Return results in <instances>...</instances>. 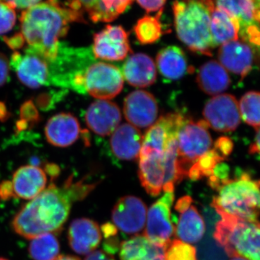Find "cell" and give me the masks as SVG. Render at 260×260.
<instances>
[{
    "label": "cell",
    "instance_id": "obj_38",
    "mask_svg": "<svg viewBox=\"0 0 260 260\" xmlns=\"http://www.w3.org/2000/svg\"><path fill=\"white\" fill-rule=\"evenodd\" d=\"M0 2L9 5L15 10H25L42 3V0H0Z\"/></svg>",
    "mask_w": 260,
    "mask_h": 260
},
{
    "label": "cell",
    "instance_id": "obj_27",
    "mask_svg": "<svg viewBox=\"0 0 260 260\" xmlns=\"http://www.w3.org/2000/svg\"><path fill=\"white\" fill-rule=\"evenodd\" d=\"M215 7L221 8L235 19L239 25V35L259 26L254 16L250 0H214Z\"/></svg>",
    "mask_w": 260,
    "mask_h": 260
},
{
    "label": "cell",
    "instance_id": "obj_5",
    "mask_svg": "<svg viewBox=\"0 0 260 260\" xmlns=\"http://www.w3.org/2000/svg\"><path fill=\"white\" fill-rule=\"evenodd\" d=\"M215 241L231 257L260 260V222L222 215L214 232Z\"/></svg>",
    "mask_w": 260,
    "mask_h": 260
},
{
    "label": "cell",
    "instance_id": "obj_37",
    "mask_svg": "<svg viewBox=\"0 0 260 260\" xmlns=\"http://www.w3.org/2000/svg\"><path fill=\"white\" fill-rule=\"evenodd\" d=\"M141 8L147 13H153V12L160 11L162 10L167 0H136Z\"/></svg>",
    "mask_w": 260,
    "mask_h": 260
},
{
    "label": "cell",
    "instance_id": "obj_43",
    "mask_svg": "<svg viewBox=\"0 0 260 260\" xmlns=\"http://www.w3.org/2000/svg\"><path fill=\"white\" fill-rule=\"evenodd\" d=\"M192 198L189 196H184L178 200L177 204L175 205V210L179 213H184L191 206L192 203Z\"/></svg>",
    "mask_w": 260,
    "mask_h": 260
},
{
    "label": "cell",
    "instance_id": "obj_12",
    "mask_svg": "<svg viewBox=\"0 0 260 260\" xmlns=\"http://www.w3.org/2000/svg\"><path fill=\"white\" fill-rule=\"evenodd\" d=\"M112 218L114 225L121 232L127 234H138L146 222V205L137 197H123L114 205Z\"/></svg>",
    "mask_w": 260,
    "mask_h": 260
},
{
    "label": "cell",
    "instance_id": "obj_50",
    "mask_svg": "<svg viewBox=\"0 0 260 260\" xmlns=\"http://www.w3.org/2000/svg\"><path fill=\"white\" fill-rule=\"evenodd\" d=\"M56 260H80L77 256L71 255H59Z\"/></svg>",
    "mask_w": 260,
    "mask_h": 260
},
{
    "label": "cell",
    "instance_id": "obj_32",
    "mask_svg": "<svg viewBox=\"0 0 260 260\" xmlns=\"http://www.w3.org/2000/svg\"><path fill=\"white\" fill-rule=\"evenodd\" d=\"M241 118L251 126L260 127V92L244 94L239 103Z\"/></svg>",
    "mask_w": 260,
    "mask_h": 260
},
{
    "label": "cell",
    "instance_id": "obj_44",
    "mask_svg": "<svg viewBox=\"0 0 260 260\" xmlns=\"http://www.w3.org/2000/svg\"><path fill=\"white\" fill-rule=\"evenodd\" d=\"M84 260H116L114 256L108 254L104 251L97 250L89 254Z\"/></svg>",
    "mask_w": 260,
    "mask_h": 260
},
{
    "label": "cell",
    "instance_id": "obj_7",
    "mask_svg": "<svg viewBox=\"0 0 260 260\" xmlns=\"http://www.w3.org/2000/svg\"><path fill=\"white\" fill-rule=\"evenodd\" d=\"M83 83L85 93L100 100H109L122 90L124 78L115 65L97 62L84 72Z\"/></svg>",
    "mask_w": 260,
    "mask_h": 260
},
{
    "label": "cell",
    "instance_id": "obj_42",
    "mask_svg": "<svg viewBox=\"0 0 260 260\" xmlns=\"http://www.w3.org/2000/svg\"><path fill=\"white\" fill-rule=\"evenodd\" d=\"M13 187L11 181H4L0 184V200H8L13 198Z\"/></svg>",
    "mask_w": 260,
    "mask_h": 260
},
{
    "label": "cell",
    "instance_id": "obj_9",
    "mask_svg": "<svg viewBox=\"0 0 260 260\" xmlns=\"http://www.w3.org/2000/svg\"><path fill=\"white\" fill-rule=\"evenodd\" d=\"M203 116L207 125L215 131H234L241 121L239 103L231 94L215 95L205 104Z\"/></svg>",
    "mask_w": 260,
    "mask_h": 260
},
{
    "label": "cell",
    "instance_id": "obj_15",
    "mask_svg": "<svg viewBox=\"0 0 260 260\" xmlns=\"http://www.w3.org/2000/svg\"><path fill=\"white\" fill-rule=\"evenodd\" d=\"M140 182L145 191L157 197L164 191L166 180L164 152L140 150L139 171Z\"/></svg>",
    "mask_w": 260,
    "mask_h": 260
},
{
    "label": "cell",
    "instance_id": "obj_51",
    "mask_svg": "<svg viewBox=\"0 0 260 260\" xmlns=\"http://www.w3.org/2000/svg\"><path fill=\"white\" fill-rule=\"evenodd\" d=\"M230 260H249L246 259V258L242 257V256H234V257H232V259Z\"/></svg>",
    "mask_w": 260,
    "mask_h": 260
},
{
    "label": "cell",
    "instance_id": "obj_30",
    "mask_svg": "<svg viewBox=\"0 0 260 260\" xmlns=\"http://www.w3.org/2000/svg\"><path fill=\"white\" fill-rule=\"evenodd\" d=\"M162 10L155 16L145 15L140 18L135 25V37L142 44H150L156 42L162 34L160 15Z\"/></svg>",
    "mask_w": 260,
    "mask_h": 260
},
{
    "label": "cell",
    "instance_id": "obj_33",
    "mask_svg": "<svg viewBox=\"0 0 260 260\" xmlns=\"http://www.w3.org/2000/svg\"><path fill=\"white\" fill-rule=\"evenodd\" d=\"M166 260H197L196 249L191 244L175 239L167 246Z\"/></svg>",
    "mask_w": 260,
    "mask_h": 260
},
{
    "label": "cell",
    "instance_id": "obj_18",
    "mask_svg": "<svg viewBox=\"0 0 260 260\" xmlns=\"http://www.w3.org/2000/svg\"><path fill=\"white\" fill-rule=\"evenodd\" d=\"M68 242L71 249L78 254L93 252L102 241L99 224L91 219L81 218L73 220L69 227Z\"/></svg>",
    "mask_w": 260,
    "mask_h": 260
},
{
    "label": "cell",
    "instance_id": "obj_29",
    "mask_svg": "<svg viewBox=\"0 0 260 260\" xmlns=\"http://www.w3.org/2000/svg\"><path fill=\"white\" fill-rule=\"evenodd\" d=\"M59 251V241L52 233H45L30 239L28 253L32 260H56Z\"/></svg>",
    "mask_w": 260,
    "mask_h": 260
},
{
    "label": "cell",
    "instance_id": "obj_21",
    "mask_svg": "<svg viewBox=\"0 0 260 260\" xmlns=\"http://www.w3.org/2000/svg\"><path fill=\"white\" fill-rule=\"evenodd\" d=\"M143 140V135L138 128L130 124H123L112 133L110 146L116 158L133 160L139 158Z\"/></svg>",
    "mask_w": 260,
    "mask_h": 260
},
{
    "label": "cell",
    "instance_id": "obj_10",
    "mask_svg": "<svg viewBox=\"0 0 260 260\" xmlns=\"http://www.w3.org/2000/svg\"><path fill=\"white\" fill-rule=\"evenodd\" d=\"M10 64L20 81L28 88H39L51 83L49 61L35 53L27 49L24 54L15 51Z\"/></svg>",
    "mask_w": 260,
    "mask_h": 260
},
{
    "label": "cell",
    "instance_id": "obj_28",
    "mask_svg": "<svg viewBox=\"0 0 260 260\" xmlns=\"http://www.w3.org/2000/svg\"><path fill=\"white\" fill-rule=\"evenodd\" d=\"M175 232L178 239L183 242L193 244L201 240L205 233V224L196 207L191 205L181 213Z\"/></svg>",
    "mask_w": 260,
    "mask_h": 260
},
{
    "label": "cell",
    "instance_id": "obj_11",
    "mask_svg": "<svg viewBox=\"0 0 260 260\" xmlns=\"http://www.w3.org/2000/svg\"><path fill=\"white\" fill-rule=\"evenodd\" d=\"M93 52L98 59L123 60L132 52L127 32L120 25H107L94 35Z\"/></svg>",
    "mask_w": 260,
    "mask_h": 260
},
{
    "label": "cell",
    "instance_id": "obj_17",
    "mask_svg": "<svg viewBox=\"0 0 260 260\" xmlns=\"http://www.w3.org/2000/svg\"><path fill=\"white\" fill-rule=\"evenodd\" d=\"M121 120L120 109L115 103L108 100L92 103L85 114L87 125L101 136L112 134L119 126Z\"/></svg>",
    "mask_w": 260,
    "mask_h": 260
},
{
    "label": "cell",
    "instance_id": "obj_4",
    "mask_svg": "<svg viewBox=\"0 0 260 260\" xmlns=\"http://www.w3.org/2000/svg\"><path fill=\"white\" fill-rule=\"evenodd\" d=\"M211 205L222 216L246 221H259L260 180L242 173L228 179L216 190Z\"/></svg>",
    "mask_w": 260,
    "mask_h": 260
},
{
    "label": "cell",
    "instance_id": "obj_39",
    "mask_svg": "<svg viewBox=\"0 0 260 260\" xmlns=\"http://www.w3.org/2000/svg\"><path fill=\"white\" fill-rule=\"evenodd\" d=\"M119 247H120V244H119V239L117 237L107 239L103 244V249H104V252L110 254V255L115 254L119 250Z\"/></svg>",
    "mask_w": 260,
    "mask_h": 260
},
{
    "label": "cell",
    "instance_id": "obj_3",
    "mask_svg": "<svg viewBox=\"0 0 260 260\" xmlns=\"http://www.w3.org/2000/svg\"><path fill=\"white\" fill-rule=\"evenodd\" d=\"M215 8L213 0H176L173 3L177 37L193 52L212 56L215 47L210 20Z\"/></svg>",
    "mask_w": 260,
    "mask_h": 260
},
{
    "label": "cell",
    "instance_id": "obj_26",
    "mask_svg": "<svg viewBox=\"0 0 260 260\" xmlns=\"http://www.w3.org/2000/svg\"><path fill=\"white\" fill-rule=\"evenodd\" d=\"M210 32L214 47H220L239 39V23L225 10L215 7L210 20Z\"/></svg>",
    "mask_w": 260,
    "mask_h": 260
},
{
    "label": "cell",
    "instance_id": "obj_13",
    "mask_svg": "<svg viewBox=\"0 0 260 260\" xmlns=\"http://www.w3.org/2000/svg\"><path fill=\"white\" fill-rule=\"evenodd\" d=\"M133 0H67L65 5L84 19L88 15L93 23H109L117 18Z\"/></svg>",
    "mask_w": 260,
    "mask_h": 260
},
{
    "label": "cell",
    "instance_id": "obj_31",
    "mask_svg": "<svg viewBox=\"0 0 260 260\" xmlns=\"http://www.w3.org/2000/svg\"><path fill=\"white\" fill-rule=\"evenodd\" d=\"M225 159L215 148H211L193 164L188 172L187 177L193 181L199 180L203 177H210L215 167L223 162Z\"/></svg>",
    "mask_w": 260,
    "mask_h": 260
},
{
    "label": "cell",
    "instance_id": "obj_41",
    "mask_svg": "<svg viewBox=\"0 0 260 260\" xmlns=\"http://www.w3.org/2000/svg\"><path fill=\"white\" fill-rule=\"evenodd\" d=\"M5 42L13 50H18L23 47L25 44L23 36L21 34H15L13 37L5 38Z\"/></svg>",
    "mask_w": 260,
    "mask_h": 260
},
{
    "label": "cell",
    "instance_id": "obj_6",
    "mask_svg": "<svg viewBox=\"0 0 260 260\" xmlns=\"http://www.w3.org/2000/svg\"><path fill=\"white\" fill-rule=\"evenodd\" d=\"M204 120L186 118L177 134V158L183 177H187L189 169L197 160L209 151L213 140Z\"/></svg>",
    "mask_w": 260,
    "mask_h": 260
},
{
    "label": "cell",
    "instance_id": "obj_46",
    "mask_svg": "<svg viewBox=\"0 0 260 260\" xmlns=\"http://www.w3.org/2000/svg\"><path fill=\"white\" fill-rule=\"evenodd\" d=\"M249 153L257 155L260 158V127L257 128V130H256L254 143L251 145L250 148H249Z\"/></svg>",
    "mask_w": 260,
    "mask_h": 260
},
{
    "label": "cell",
    "instance_id": "obj_40",
    "mask_svg": "<svg viewBox=\"0 0 260 260\" xmlns=\"http://www.w3.org/2000/svg\"><path fill=\"white\" fill-rule=\"evenodd\" d=\"M9 62L4 54L0 53V87L3 86L9 77Z\"/></svg>",
    "mask_w": 260,
    "mask_h": 260
},
{
    "label": "cell",
    "instance_id": "obj_48",
    "mask_svg": "<svg viewBox=\"0 0 260 260\" xmlns=\"http://www.w3.org/2000/svg\"><path fill=\"white\" fill-rule=\"evenodd\" d=\"M254 10V16L258 23H260V0H250Z\"/></svg>",
    "mask_w": 260,
    "mask_h": 260
},
{
    "label": "cell",
    "instance_id": "obj_24",
    "mask_svg": "<svg viewBox=\"0 0 260 260\" xmlns=\"http://www.w3.org/2000/svg\"><path fill=\"white\" fill-rule=\"evenodd\" d=\"M197 82L204 93L215 96L229 88L231 78L227 70L220 63L210 60L200 68Z\"/></svg>",
    "mask_w": 260,
    "mask_h": 260
},
{
    "label": "cell",
    "instance_id": "obj_47",
    "mask_svg": "<svg viewBox=\"0 0 260 260\" xmlns=\"http://www.w3.org/2000/svg\"><path fill=\"white\" fill-rule=\"evenodd\" d=\"M45 172L50 176L51 179H54L59 175V169L56 164H47L45 166Z\"/></svg>",
    "mask_w": 260,
    "mask_h": 260
},
{
    "label": "cell",
    "instance_id": "obj_8",
    "mask_svg": "<svg viewBox=\"0 0 260 260\" xmlns=\"http://www.w3.org/2000/svg\"><path fill=\"white\" fill-rule=\"evenodd\" d=\"M174 200V192H165L150 206L147 213L144 235L160 245L168 246L175 233L171 214Z\"/></svg>",
    "mask_w": 260,
    "mask_h": 260
},
{
    "label": "cell",
    "instance_id": "obj_14",
    "mask_svg": "<svg viewBox=\"0 0 260 260\" xmlns=\"http://www.w3.org/2000/svg\"><path fill=\"white\" fill-rule=\"evenodd\" d=\"M124 114L131 125L147 128L153 125L158 114V107L155 97L145 90H135L126 97Z\"/></svg>",
    "mask_w": 260,
    "mask_h": 260
},
{
    "label": "cell",
    "instance_id": "obj_1",
    "mask_svg": "<svg viewBox=\"0 0 260 260\" xmlns=\"http://www.w3.org/2000/svg\"><path fill=\"white\" fill-rule=\"evenodd\" d=\"M95 186L83 181L73 183L72 179L62 187L51 184L20 208L12 221L13 231L30 240L45 233L57 234L68 220L73 203L86 198Z\"/></svg>",
    "mask_w": 260,
    "mask_h": 260
},
{
    "label": "cell",
    "instance_id": "obj_20",
    "mask_svg": "<svg viewBox=\"0 0 260 260\" xmlns=\"http://www.w3.org/2000/svg\"><path fill=\"white\" fill-rule=\"evenodd\" d=\"M81 129L78 119L70 113L52 116L45 127L47 141L60 148L70 146L79 138Z\"/></svg>",
    "mask_w": 260,
    "mask_h": 260
},
{
    "label": "cell",
    "instance_id": "obj_36",
    "mask_svg": "<svg viewBox=\"0 0 260 260\" xmlns=\"http://www.w3.org/2000/svg\"><path fill=\"white\" fill-rule=\"evenodd\" d=\"M214 148L221 154L224 158H226L233 150V143L230 138L221 137L214 143Z\"/></svg>",
    "mask_w": 260,
    "mask_h": 260
},
{
    "label": "cell",
    "instance_id": "obj_52",
    "mask_svg": "<svg viewBox=\"0 0 260 260\" xmlns=\"http://www.w3.org/2000/svg\"><path fill=\"white\" fill-rule=\"evenodd\" d=\"M0 260H9V259H6V258H4V257H0Z\"/></svg>",
    "mask_w": 260,
    "mask_h": 260
},
{
    "label": "cell",
    "instance_id": "obj_2",
    "mask_svg": "<svg viewBox=\"0 0 260 260\" xmlns=\"http://www.w3.org/2000/svg\"><path fill=\"white\" fill-rule=\"evenodd\" d=\"M20 21V34L29 47L27 50L49 63L57 58L59 39L67 35L70 24L85 23L60 0H47L23 10Z\"/></svg>",
    "mask_w": 260,
    "mask_h": 260
},
{
    "label": "cell",
    "instance_id": "obj_19",
    "mask_svg": "<svg viewBox=\"0 0 260 260\" xmlns=\"http://www.w3.org/2000/svg\"><path fill=\"white\" fill-rule=\"evenodd\" d=\"M11 184L15 198L31 200L47 188V174L39 167L23 166L15 171Z\"/></svg>",
    "mask_w": 260,
    "mask_h": 260
},
{
    "label": "cell",
    "instance_id": "obj_23",
    "mask_svg": "<svg viewBox=\"0 0 260 260\" xmlns=\"http://www.w3.org/2000/svg\"><path fill=\"white\" fill-rule=\"evenodd\" d=\"M167 246L150 241L146 236L136 235L121 242L120 260H166Z\"/></svg>",
    "mask_w": 260,
    "mask_h": 260
},
{
    "label": "cell",
    "instance_id": "obj_22",
    "mask_svg": "<svg viewBox=\"0 0 260 260\" xmlns=\"http://www.w3.org/2000/svg\"><path fill=\"white\" fill-rule=\"evenodd\" d=\"M156 75L153 59L143 53L132 54L123 65V78L134 87L145 88L153 85Z\"/></svg>",
    "mask_w": 260,
    "mask_h": 260
},
{
    "label": "cell",
    "instance_id": "obj_45",
    "mask_svg": "<svg viewBox=\"0 0 260 260\" xmlns=\"http://www.w3.org/2000/svg\"><path fill=\"white\" fill-rule=\"evenodd\" d=\"M102 232L106 239L116 237L117 235V228L110 223L104 224L102 226Z\"/></svg>",
    "mask_w": 260,
    "mask_h": 260
},
{
    "label": "cell",
    "instance_id": "obj_34",
    "mask_svg": "<svg viewBox=\"0 0 260 260\" xmlns=\"http://www.w3.org/2000/svg\"><path fill=\"white\" fill-rule=\"evenodd\" d=\"M17 15L14 8L0 2V35L10 31L16 23Z\"/></svg>",
    "mask_w": 260,
    "mask_h": 260
},
{
    "label": "cell",
    "instance_id": "obj_49",
    "mask_svg": "<svg viewBox=\"0 0 260 260\" xmlns=\"http://www.w3.org/2000/svg\"><path fill=\"white\" fill-rule=\"evenodd\" d=\"M8 112L6 110V107L3 103H0V119L5 120L8 117Z\"/></svg>",
    "mask_w": 260,
    "mask_h": 260
},
{
    "label": "cell",
    "instance_id": "obj_16",
    "mask_svg": "<svg viewBox=\"0 0 260 260\" xmlns=\"http://www.w3.org/2000/svg\"><path fill=\"white\" fill-rule=\"evenodd\" d=\"M255 54L254 47L239 39L220 46L218 59L225 70L244 78L252 69Z\"/></svg>",
    "mask_w": 260,
    "mask_h": 260
},
{
    "label": "cell",
    "instance_id": "obj_25",
    "mask_svg": "<svg viewBox=\"0 0 260 260\" xmlns=\"http://www.w3.org/2000/svg\"><path fill=\"white\" fill-rule=\"evenodd\" d=\"M156 62L160 74L169 80H179L186 73H190L191 67L188 65L185 54L175 46L164 48L159 51Z\"/></svg>",
    "mask_w": 260,
    "mask_h": 260
},
{
    "label": "cell",
    "instance_id": "obj_35",
    "mask_svg": "<svg viewBox=\"0 0 260 260\" xmlns=\"http://www.w3.org/2000/svg\"><path fill=\"white\" fill-rule=\"evenodd\" d=\"M21 119L17 123L18 130H23L28 127L29 124H34L39 120V113L35 107V104L31 102H25L20 109Z\"/></svg>",
    "mask_w": 260,
    "mask_h": 260
}]
</instances>
